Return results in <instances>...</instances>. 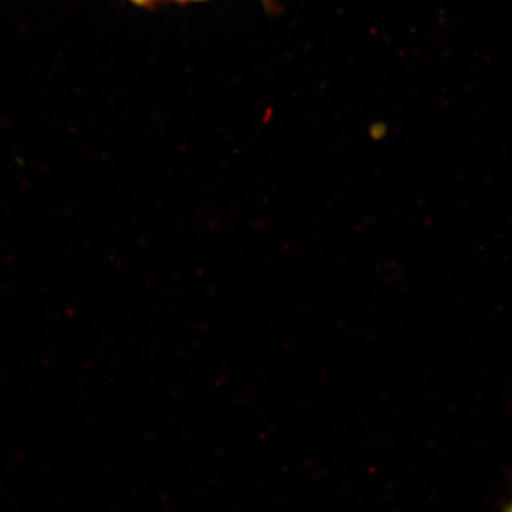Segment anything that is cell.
<instances>
[{"label":"cell","mask_w":512,"mask_h":512,"mask_svg":"<svg viewBox=\"0 0 512 512\" xmlns=\"http://www.w3.org/2000/svg\"><path fill=\"white\" fill-rule=\"evenodd\" d=\"M133 2H137V3H148V2H151V0H133Z\"/></svg>","instance_id":"1"},{"label":"cell","mask_w":512,"mask_h":512,"mask_svg":"<svg viewBox=\"0 0 512 512\" xmlns=\"http://www.w3.org/2000/svg\"><path fill=\"white\" fill-rule=\"evenodd\" d=\"M507 512H512V504L510 505V508H508Z\"/></svg>","instance_id":"2"}]
</instances>
